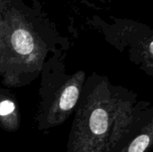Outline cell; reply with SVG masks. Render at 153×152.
Returning a JSON list of instances; mask_svg holds the SVG:
<instances>
[{"label": "cell", "mask_w": 153, "mask_h": 152, "mask_svg": "<svg viewBox=\"0 0 153 152\" xmlns=\"http://www.w3.org/2000/svg\"><path fill=\"white\" fill-rule=\"evenodd\" d=\"M22 125V116L17 99L7 88H0V127L5 132H17Z\"/></svg>", "instance_id": "3"}, {"label": "cell", "mask_w": 153, "mask_h": 152, "mask_svg": "<svg viewBox=\"0 0 153 152\" xmlns=\"http://www.w3.org/2000/svg\"><path fill=\"white\" fill-rule=\"evenodd\" d=\"M61 49L55 51L44 64L39 96V103L35 124L40 132L61 125L76 108L82 94L83 72L65 73Z\"/></svg>", "instance_id": "2"}, {"label": "cell", "mask_w": 153, "mask_h": 152, "mask_svg": "<svg viewBox=\"0 0 153 152\" xmlns=\"http://www.w3.org/2000/svg\"><path fill=\"white\" fill-rule=\"evenodd\" d=\"M150 51L152 52V54L153 55V41L150 44Z\"/></svg>", "instance_id": "6"}, {"label": "cell", "mask_w": 153, "mask_h": 152, "mask_svg": "<svg viewBox=\"0 0 153 152\" xmlns=\"http://www.w3.org/2000/svg\"><path fill=\"white\" fill-rule=\"evenodd\" d=\"M150 143V137L148 135H141L137 137L130 145L129 152H143Z\"/></svg>", "instance_id": "5"}, {"label": "cell", "mask_w": 153, "mask_h": 152, "mask_svg": "<svg viewBox=\"0 0 153 152\" xmlns=\"http://www.w3.org/2000/svg\"><path fill=\"white\" fill-rule=\"evenodd\" d=\"M10 61V51L7 42V30L0 14V75L3 76Z\"/></svg>", "instance_id": "4"}, {"label": "cell", "mask_w": 153, "mask_h": 152, "mask_svg": "<svg viewBox=\"0 0 153 152\" xmlns=\"http://www.w3.org/2000/svg\"><path fill=\"white\" fill-rule=\"evenodd\" d=\"M10 61L2 76L7 88L24 87L40 75L47 59L61 49L58 34L21 0H0Z\"/></svg>", "instance_id": "1"}]
</instances>
